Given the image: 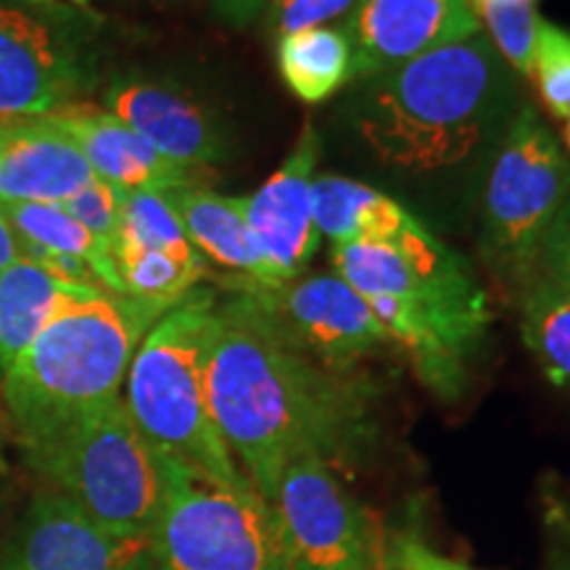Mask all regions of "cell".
I'll return each instance as SVG.
<instances>
[{
	"mask_svg": "<svg viewBox=\"0 0 570 570\" xmlns=\"http://www.w3.org/2000/svg\"><path fill=\"white\" fill-rule=\"evenodd\" d=\"M173 306L104 291L61 312L0 381L19 446L38 444L85 410L122 396L140 341Z\"/></svg>",
	"mask_w": 570,
	"mask_h": 570,
	"instance_id": "obj_3",
	"label": "cell"
},
{
	"mask_svg": "<svg viewBox=\"0 0 570 570\" xmlns=\"http://www.w3.org/2000/svg\"><path fill=\"white\" fill-rule=\"evenodd\" d=\"M269 0H212V9L217 13V19H223L230 27H246L252 24Z\"/></svg>",
	"mask_w": 570,
	"mask_h": 570,
	"instance_id": "obj_32",
	"label": "cell"
},
{
	"mask_svg": "<svg viewBox=\"0 0 570 570\" xmlns=\"http://www.w3.org/2000/svg\"><path fill=\"white\" fill-rule=\"evenodd\" d=\"M46 489L119 537H151L164 497L161 452L135 425L122 396L71 417L24 449Z\"/></svg>",
	"mask_w": 570,
	"mask_h": 570,
	"instance_id": "obj_5",
	"label": "cell"
},
{
	"mask_svg": "<svg viewBox=\"0 0 570 570\" xmlns=\"http://www.w3.org/2000/svg\"><path fill=\"white\" fill-rule=\"evenodd\" d=\"M283 82L304 104H323L352 80V46L341 27H309L277 40Z\"/></svg>",
	"mask_w": 570,
	"mask_h": 570,
	"instance_id": "obj_21",
	"label": "cell"
},
{
	"mask_svg": "<svg viewBox=\"0 0 570 570\" xmlns=\"http://www.w3.org/2000/svg\"><path fill=\"white\" fill-rule=\"evenodd\" d=\"M312 217L331 244H383L402 227L410 212L365 183L341 175H320L312 183Z\"/></svg>",
	"mask_w": 570,
	"mask_h": 570,
	"instance_id": "obj_20",
	"label": "cell"
},
{
	"mask_svg": "<svg viewBox=\"0 0 570 570\" xmlns=\"http://www.w3.org/2000/svg\"><path fill=\"white\" fill-rule=\"evenodd\" d=\"M104 109L140 135L164 159L202 173L230 154L223 127L183 92L142 80H117L104 96Z\"/></svg>",
	"mask_w": 570,
	"mask_h": 570,
	"instance_id": "obj_15",
	"label": "cell"
},
{
	"mask_svg": "<svg viewBox=\"0 0 570 570\" xmlns=\"http://www.w3.org/2000/svg\"><path fill=\"white\" fill-rule=\"evenodd\" d=\"M96 294L104 291L63 281L24 256L6 267L0 273V381L61 312Z\"/></svg>",
	"mask_w": 570,
	"mask_h": 570,
	"instance_id": "obj_18",
	"label": "cell"
},
{
	"mask_svg": "<svg viewBox=\"0 0 570 570\" xmlns=\"http://www.w3.org/2000/svg\"><path fill=\"white\" fill-rule=\"evenodd\" d=\"M341 30L360 82L483 32L468 0H354Z\"/></svg>",
	"mask_w": 570,
	"mask_h": 570,
	"instance_id": "obj_13",
	"label": "cell"
},
{
	"mask_svg": "<svg viewBox=\"0 0 570 570\" xmlns=\"http://www.w3.org/2000/svg\"><path fill=\"white\" fill-rule=\"evenodd\" d=\"M206 396L240 473L269 502L298 458L331 468L365 460L377 436V389L281 344L238 294L214 306Z\"/></svg>",
	"mask_w": 570,
	"mask_h": 570,
	"instance_id": "obj_1",
	"label": "cell"
},
{
	"mask_svg": "<svg viewBox=\"0 0 570 570\" xmlns=\"http://www.w3.org/2000/svg\"><path fill=\"white\" fill-rule=\"evenodd\" d=\"M180 217L190 244L206 262L230 269L233 275L252 277L259 283H277L267 256L248 230L235 196H223L204 185H188L167 194Z\"/></svg>",
	"mask_w": 570,
	"mask_h": 570,
	"instance_id": "obj_19",
	"label": "cell"
},
{
	"mask_svg": "<svg viewBox=\"0 0 570 570\" xmlns=\"http://www.w3.org/2000/svg\"><path fill=\"white\" fill-rule=\"evenodd\" d=\"M547 570H570V531L560 529V523L550 525Z\"/></svg>",
	"mask_w": 570,
	"mask_h": 570,
	"instance_id": "obj_33",
	"label": "cell"
},
{
	"mask_svg": "<svg viewBox=\"0 0 570 570\" xmlns=\"http://www.w3.org/2000/svg\"><path fill=\"white\" fill-rule=\"evenodd\" d=\"M520 338L547 381L570 391V288L537 275L520 294Z\"/></svg>",
	"mask_w": 570,
	"mask_h": 570,
	"instance_id": "obj_23",
	"label": "cell"
},
{
	"mask_svg": "<svg viewBox=\"0 0 570 570\" xmlns=\"http://www.w3.org/2000/svg\"><path fill=\"white\" fill-rule=\"evenodd\" d=\"M217 294L190 291L140 341L122 396L156 452L230 489H254L219 436L206 396V348Z\"/></svg>",
	"mask_w": 570,
	"mask_h": 570,
	"instance_id": "obj_4",
	"label": "cell"
},
{
	"mask_svg": "<svg viewBox=\"0 0 570 570\" xmlns=\"http://www.w3.org/2000/svg\"><path fill=\"white\" fill-rule=\"evenodd\" d=\"M119 246L154 248V252L180 256V259L188 262H206L196 252V246L190 244L188 233H185L167 194H159V190H127V194H122L114 248Z\"/></svg>",
	"mask_w": 570,
	"mask_h": 570,
	"instance_id": "obj_25",
	"label": "cell"
},
{
	"mask_svg": "<svg viewBox=\"0 0 570 570\" xmlns=\"http://www.w3.org/2000/svg\"><path fill=\"white\" fill-rule=\"evenodd\" d=\"M17 259H21V244L17 233L11 230V225L6 223V217L0 214V273L9 265H13Z\"/></svg>",
	"mask_w": 570,
	"mask_h": 570,
	"instance_id": "obj_34",
	"label": "cell"
},
{
	"mask_svg": "<svg viewBox=\"0 0 570 570\" xmlns=\"http://www.w3.org/2000/svg\"><path fill=\"white\" fill-rule=\"evenodd\" d=\"M320 159V135L306 125L294 151L259 190L235 196L248 230L267 256L277 283L302 277L317 254L320 230L312 217V183Z\"/></svg>",
	"mask_w": 570,
	"mask_h": 570,
	"instance_id": "obj_14",
	"label": "cell"
},
{
	"mask_svg": "<svg viewBox=\"0 0 570 570\" xmlns=\"http://www.w3.org/2000/svg\"><path fill=\"white\" fill-rule=\"evenodd\" d=\"M566 140H568V148H570V117L566 119Z\"/></svg>",
	"mask_w": 570,
	"mask_h": 570,
	"instance_id": "obj_38",
	"label": "cell"
},
{
	"mask_svg": "<svg viewBox=\"0 0 570 570\" xmlns=\"http://www.w3.org/2000/svg\"><path fill=\"white\" fill-rule=\"evenodd\" d=\"M481 30L487 27L491 46L504 63L523 77L533 75V48H537L539 11L537 0H481L473 6Z\"/></svg>",
	"mask_w": 570,
	"mask_h": 570,
	"instance_id": "obj_26",
	"label": "cell"
},
{
	"mask_svg": "<svg viewBox=\"0 0 570 570\" xmlns=\"http://www.w3.org/2000/svg\"><path fill=\"white\" fill-rule=\"evenodd\" d=\"M544 109L554 119L570 117V30L541 19L533 48V75Z\"/></svg>",
	"mask_w": 570,
	"mask_h": 570,
	"instance_id": "obj_27",
	"label": "cell"
},
{
	"mask_svg": "<svg viewBox=\"0 0 570 570\" xmlns=\"http://www.w3.org/2000/svg\"><path fill=\"white\" fill-rule=\"evenodd\" d=\"M333 275L344 277L360 296H404L487 338L489 296L458 252L433 235L417 217L383 244H336Z\"/></svg>",
	"mask_w": 570,
	"mask_h": 570,
	"instance_id": "obj_9",
	"label": "cell"
},
{
	"mask_svg": "<svg viewBox=\"0 0 570 570\" xmlns=\"http://www.w3.org/2000/svg\"><path fill=\"white\" fill-rule=\"evenodd\" d=\"M227 285L281 344L323 367L362 370L370 354L391 344L365 298L333 273L283 283L233 275Z\"/></svg>",
	"mask_w": 570,
	"mask_h": 570,
	"instance_id": "obj_11",
	"label": "cell"
},
{
	"mask_svg": "<svg viewBox=\"0 0 570 570\" xmlns=\"http://www.w3.org/2000/svg\"><path fill=\"white\" fill-rule=\"evenodd\" d=\"M0 570H154L151 537H119L42 487L0 552Z\"/></svg>",
	"mask_w": 570,
	"mask_h": 570,
	"instance_id": "obj_12",
	"label": "cell"
},
{
	"mask_svg": "<svg viewBox=\"0 0 570 570\" xmlns=\"http://www.w3.org/2000/svg\"><path fill=\"white\" fill-rule=\"evenodd\" d=\"M164 497L151 529L154 570H291L273 508L161 454Z\"/></svg>",
	"mask_w": 570,
	"mask_h": 570,
	"instance_id": "obj_7",
	"label": "cell"
},
{
	"mask_svg": "<svg viewBox=\"0 0 570 570\" xmlns=\"http://www.w3.org/2000/svg\"><path fill=\"white\" fill-rule=\"evenodd\" d=\"M508 101V67L479 32L362 82L354 125L383 167L441 173L479 151Z\"/></svg>",
	"mask_w": 570,
	"mask_h": 570,
	"instance_id": "obj_2",
	"label": "cell"
},
{
	"mask_svg": "<svg viewBox=\"0 0 570 570\" xmlns=\"http://www.w3.org/2000/svg\"><path fill=\"white\" fill-rule=\"evenodd\" d=\"M69 3H75V6H82V9H88V6H90V0H69Z\"/></svg>",
	"mask_w": 570,
	"mask_h": 570,
	"instance_id": "obj_37",
	"label": "cell"
},
{
	"mask_svg": "<svg viewBox=\"0 0 570 570\" xmlns=\"http://www.w3.org/2000/svg\"><path fill=\"white\" fill-rule=\"evenodd\" d=\"M539 275L554 277L570 288V202L547 233L544 246H541Z\"/></svg>",
	"mask_w": 570,
	"mask_h": 570,
	"instance_id": "obj_31",
	"label": "cell"
},
{
	"mask_svg": "<svg viewBox=\"0 0 570 570\" xmlns=\"http://www.w3.org/2000/svg\"><path fill=\"white\" fill-rule=\"evenodd\" d=\"M3 460H6V425L3 420H0V465H3Z\"/></svg>",
	"mask_w": 570,
	"mask_h": 570,
	"instance_id": "obj_36",
	"label": "cell"
},
{
	"mask_svg": "<svg viewBox=\"0 0 570 570\" xmlns=\"http://www.w3.org/2000/svg\"><path fill=\"white\" fill-rule=\"evenodd\" d=\"M122 194L125 190L114 188V185L104 183L101 177L85 185L80 194H75L61 209L71 214L85 230H90L98 238L104 248H114L119 230V209H122Z\"/></svg>",
	"mask_w": 570,
	"mask_h": 570,
	"instance_id": "obj_28",
	"label": "cell"
},
{
	"mask_svg": "<svg viewBox=\"0 0 570 570\" xmlns=\"http://www.w3.org/2000/svg\"><path fill=\"white\" fill-rule=\"evenodd\" d=\"M0 214L11 230L17 233L21 246L42 248V252L75 256L96 273L98 281L111 294H122L117 267L109 248L98 244L90 230L77 223L71 214L53 204H21V202H0Z\"/></svg>",
	"mask_w": 570,
	"mask_h": 570,
	"instance_id": "obj_22",
	"label": "cell"
},
{
	"mask_svg": "<svg viewBox=\"0 0 570 570\" xmlns=\"http://www.w3.org/2000/svg\"><path fill=\"white\" fill-rule=\"evenodd\" d=\"M122 294L148 302L177 304L209 275L206 262H188L154 248L119 246L111 252Z\"/></svg>",
	"mask_w": 570,
	"mask_h": 570,
	"instance_id": "obj_24",
	"label": "cell"
},
{
	"mask_svg": "<svg viewBox=\"0 0 570 570\" xmlns=\"http://www.w3.org/2000/svg\"><path fill=\"white\" fill-rule=\"evenodd\" d=\"M468 3H470V6H479V3H481V0H468Z\"/></svg>",
	"mask_w": 570,
	"mask_h": 570,
	"instance_id": "obj_39",
	"label": "cell"
},
{
	"mask_svg": "<svg viewBox=\"0 0 570 570\" xmlns=\"http://www.w3.org/2000/svg\"><path fill=\"white\" fill-rule=\"evenodd\" d=\"M98 17L69 0H0V117L82 101L98 67Z\"/></svg>",
	"mask_w": 570,
	"mask_h": 570,
	"instance_id": "obj_8",
	"label": "cell"
},
{
	"mask_svg": "<svg viewBox=\"0 0 570 570\" xmlns=\"http://www.w3.org/2000/svg\"><path fill=\"white\" fill-rule=\"evenodd\" d=\"M96 180L80 148L51 119H21L0 151V202L67 204Z\"/></svg>",
	"mask_w": 570,
	"mask_h": 570,
	"instance_id": "obj_17",
	"label": "cell"
},
{
	"mask_svg": "<svg viewBox=\"0 0 570 570\" xmlns=\"http://www.w3.org/2000/svg\"><path fill=\"white\" fill-rule=\"evenodd\" d=\"M21 122V119H9V117H0V151L6 148V142L11 140L13 130H17V125Z\"/></svg>",
	"mask_w": 570,
	"mask_h": 570,
	"instance_id": "obj_35",
	"label": "cell"
},
{
	"mask_svg": "<svg viewBox=\"0 0 570 570\" xmlns=\"http://www.w3.org/2000/svg\"><path fill=\"white\" fill-rule=\"evenodd\" d=\"M570 202V159L533 106L510 119L491 167L481 217V254L510 288L539 275L547 233Z\"/></svg>",
	"mask_w": 570,
	"mask_h": 570,
	"instance_id": "obj_6",
	"label": "cell"
},
{
	"mask_svg": "<svg viewBox=\"0 0 570 570\" xmlns=\"http://www.w3.org/2000/svg\"><path fill=\"white\" fill-rule=\"evenodd\" d=\"M354 0H269V30L283 35L325 27L341 13L352 11Z\"/></svg>",
	"mask_w": 570,
	"mask_h": 570,
	"instance_id": "obj_29",
	"label": "cell"
},
{
	"mask_svg": "<svg viewBox=\"0 0 570 570\" xmlns=\"http://www.w3.org/2000/svg\"><path fill=\"white\" fill-rule=\"evenodd\" d=\"M56 127L75 140L92 175L119 190H169L198 185L202 175L180 164L164 159L138 132L109 109L90 101H71L48 114Z\"/></svg>",
	"mask_w": 570,
	"mask_h": 570,
	"instance_id": "obj_16",
	"label": "cell"
},
{
	"mask_svg": "<svg viewBox=\"0 0 570 570\" xmlns=\"http://www.w3.org/2000/svg\"><path fill=\"white\" fill-rule=\"evenodd\" d=\"M267 504L291 570H386V537L327 462H291Z\"/></svg>",
	"mask_w": 570,
	"mask_h": 570,
	"instance_id": "obj_10",
	"label": "cell"
},
{
	"mask_svg": "<svg viewBox=\"0 0 570 570\" xmlns=\"http://www.w3.org/2000/svg\"><path fill=\"white\" fill-rule=\"evenodd\" d=\"M386 570H475L465 562L433 550L417 533L394 531L386 539Z\"/></svg>",
	"mask_w": 570,
	"mask_h": 570,
	"instance_id": "obj_30",
	"label": "cell"
}]
</instances>
